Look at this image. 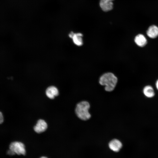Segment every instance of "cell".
I'll return each mask as SVG.
<instances>
[{
	"instance_id": "cell-15",
	"label": "cell",
	"mask_w": 158,
	"mask_h": 158,
	"mask_svg": "<svg viewBox=\"0 0 158 158\" xmlns=\"http://www.w3.org/2000/svg\"><path fill=\"white\" fill-rule=\"evenodd\" d=\"M114 0H100V1H112Z\"/></svg>"
},
{
	"instance_id": "cell-11",
	"label": "cell",
	"mask_w": 158,
	"mask_h": 158,
	"mask_svg": "<svg viewBox=\"0 0 158 158\" xmlns=\"http://www.w3.org/2000/svg\"><path fill=\"white\" fill-rule=\"evenodd\" d=\"M143 92L144 95L148 98L153 97L155 94L153 88L150 85H147L144 87Z\"/></svg>"
},
{
	"instance_id": "cell-10",
	"label": "cell",
	"mask_w": 158,
	"mask_h": 158,
	"mask_svg": "<svg viewBox=\"0 0 158 158\" xmlns=\"http://www.w3.org/2000/svg\"><path fill=\"white\" fill-rule=\"evenodd\" d=\"M99 5L101 9L105 12L111 10L113 7V4L112 1H100Z\"/></svg>"
},
{
	"instance_id": "cell-7",
	"label": "cell",
	"mask_w": 158,
	"mask_h": 158,
	"mask_svg": "<svg viewBox=\"0 0 158 158\" xmlns=\"http://www.w3.org/2000/svg\"><path fill=\"white\" fill-rule=\"evenodd\" d=\"M134 42L138 46L141 47H144L147 43L146 38L142 34H139L135 37Z\"/></svg>"
},
{
	"instance_id": "cell-5",
	"label": "cell",
	"mask_w": 158,
	"mask_h": 158,
	"mask_svg": "<svg viewBox=\"0 0 158 158\" xmlns=\"http://www.w3.org/2000/svg\"><path fill=\"white\" fill-rule=\"evenodd\" d=\"M47 123L42 119L38 120L36 125L34 127L35 131L37 133H40L44 131L47 129Z\"/></svg>"
},
{
	"instance_id": "cell-3",
	"label": "cell",
	"mask_w": 158,
	"mask_h": 158,
	"mask_svg": "<svg viewBox=\"0 0 158 158\" xmlns=\"http://www.w3.org/2000/svg\"><path fill=\"white\" fill-rule=\"evenodd\" d=\"M9 148L18 155L25 154L26 151L25 146L21 142L15 141L11 142L9 145Z\"/></svg>"
},
{
	"instance_id": "cell-12",
	"label": "cell",
	"mask_w": 158,
	"mask_h": 158,
	"mask_svg": "<svg viewBox=\"0 0 158 158\" xmlns=\"http://www.w3.org/2000/svg\"><path fill=\"white\" fill-rule=\"evenodd\" d=\"M7 154L11 156L13 155L16 154L12 150L10 149L7 151Z\"/></svg>"
},
{
	"instance_id": "cell-16",
	"label": "cell",
	"mask_w": 158,
	"mask_h": 158,
	"mask_svg": "<svg viewBox=\"0 0 158 158\" xmlns=\"http://www.w3.org/2000/svg\"><path fill=\"white\" fill-rule=\"evenodd\" d=\"M40 158H48L45 156H42V157H41Z\"/></svg>"
},
{
	"instance_id": "cell-2",
	"label": "cell",
	"mask_w": 158,
	"mask_h": 158,
	"mask_svg": "<svg viewBox=\"0 0 158 158\" xmlns=\"http://www.w3.org/2000/svg\"><path fill=\"white\" fill-rule=\"evenodd\" d=\"M90 104L87 102L83 101L77 104L75 109V112L78 117L83 120H87L91 117L88 110Z\"/></svg>"
},
{
	"instance_id": "cell-14",
	"label": "cell",
	"mask_w": 158,
	"mask_h": 158,
	"mask_svg": "<svg viewBox=\"0 0 158 158\" xmlns=\"http://www.w3.org/2000/svg\"><path fill=\"white\" fill-rule=\"evenodd\" d=\"M156 86L157 89L158 90V80L157 81L156 83Z\"/></svg>"
},
{
	"instance_id": "cell-13",
	"label": "cell",
	"mask_w": 158,
	"mask_h": 158,
	"mask_svg": "<svg viewBox=\"0 0 158 158\" xmlns=\"http://www.w3.org/2000/svg\"><path fill=\"white\" fill-rule=\"evenodd\" d=\"M3 117L1 112H0V123L1 124L3 121Z\"/></svg>"
},
{
	"instance_id": "cell-8",
	"label": "cell",
	"mask_w": 158,
	"mask_h": 158,
	"mask_svg": "<svg viewBox=\"0 0 158 158\" xmlns=\"http://www.w3.org/2000/svg\"><path fill=\"white\" fill-rule=\"evenodd\" d=\"M46 94L47 97L51 99H54L55 97L59 95V91L56 87L51 86L48 87L46 90Z\"/></svg>"
},
{
	"instance_id": "cell-1",
	"label": "cell",
	"mask_w": 158,
	"mask_h": 158,
	"mask_svg": "<svg viewBox=\"0 0 158 158\" xmlns=\"http://www.w3.org/2000/svg\"><path fill=\"white\" fill-rule=\"evenodd\" d=\"M117 77L113 73H107L103 74L100 78L99 83L105 86V90L109 92L113 91L115 88L117 82Z\"/></svg>"
},
{
	"instance_id": "cell-4",
	"label": "cell",
	"mask_w": 158,
	"mask_h": 158,
	"mask_svg": "<svg viewBox=\"0 0 158 158\" xmlns=\"http://www.w3.org/2000/svg\"><path fill=\"white\" fill-rule=\"evenodd\" d=\"M83 36L80 33H75L73 32L69 34V36L72 39L74 43L78 46H81L83 44Z\"/></svg>"
},
{
	"instance_id": "cell-9",
	"label": "cell",
	"mask_w": 158,
	"mask_h": 158,
	"mask_svg": "<svg viewBox=\"0 0 158 158\" xmlns=\"http://www.w3.org/2000/svg\"><path fill=\"white\" fill-rule=\"evenodd\" d=\"M146 33L150 38L154 39L157 37L158 36V27L155 25L150 26L147 30Z\"/></svg>"
},
{
	"instance_id": "cell-6",
	"label": "cell",
	"mask_w": 158,
	"mask_h": 158,
	"mask_svg": "<svg viewBox=\"0 0 158 158\" xmlns=\"http://www.w3.org/2000/svg\"><path fill=\"white\" fill-rule=\"evenodd\" d=\"M121 142L118 140L114 139L111 140L109 144L110 149L115 152H118L122 147Z\"/></svg>"
}]
</instances>
